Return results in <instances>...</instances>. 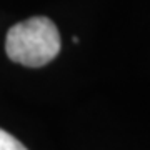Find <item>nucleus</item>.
I'll use <instances>...</instances> for the list:
<instances>
[{"instance_id":"1","label":"nucleus","mask_w":150,"mask_h":150,"mask_svg":"<svg viewBox=\"0 0 150 150\" xmlns=\"http://www.w3.org/2000/svg\"><path fill=\"white\" fill-rule=\"evenodd\" d=\"M8 59L25 67H43L60 52V33L47 17H32L8 30L5 40Z\"/></svg>"},{"instance_id":"2","label":"nucleus","mask_w":150,"mask_h":150,"mask_svg":"<svg viewBox=\"0 0 150 150\" xmlns=\"http://www.w3.org/2000/svg\"><path fill=\"white\" fill-rule=\"evenodd\" d=\"M0 150H27V149L13 135L0 129Z\"/></svg>"}]
</instances>
